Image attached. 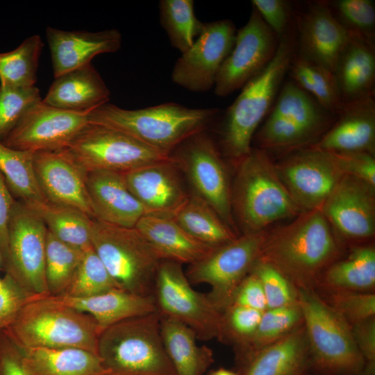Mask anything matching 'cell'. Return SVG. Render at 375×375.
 Here are the masks:
<instances>
[{
	"mask_svg": "<svg viewBox=\"0 0 375 375\" xmlns=\"http://www.w3.org/2000/svg\"><path fill=\"white\" fill-rule=\"evenodd\" d=\"M320 209L303 212L267 231L258 260L267 263L297 289H314L324 270L346 253Z\"/></svg>",
	"mask_w": 375,
	"mask_h": 375,
	"instance_id": "obj_1",
	"label": "cell"
},
{
	"mask_svg": "<svg viewBox=\"0 0 375 375\" xmlns=\"http://www.w3.org/2000/svg\"><path fill=\"white\" fill-rule=\"evenodd\" d=\"M296 50L293 26L279 40L272 60L243 86L224 113L219 131V149L234 165L250 153L256 131L276 100Z\"/></svg>",
	"mask_w": 375,
	"mask_h": 375,
	"instance_id": "obj_2",
	"label": "cell"
},
{
	"mask_svg": "<svg viewBox=\"0 0 375 375\" xmlns=\"http://www.w3.org/2000/svg\"><path fill=\"white\" fill-rule=\"evenodd\" d=\"M219 112L217 108H192L173 102L128 110L108 102L89 112L88 120L170 156L184 141L206 131Z\"/></svg>",
	"mask_w": 375,
	"mask_h": 375,
	"instance_id": "obj_3",
	"label": "cell"
},
{
	"mask_svg": "<svg viewBox=\"0 0 375 375\" xmlns=\"http://www.w3.org/2000/svg\"><path fill=\"white\" fill-rule=\"evenodd\" d=\"M235 166L231 208L241 234L267 231L270 225L303 212L283 184L268 153L252 147Z\"/></svg>",
	"mask_w": 375,
	"mask_h": 375,
	"instance_id": "obj_4",
	"label": "cell"
},
{
	"mask_svg": "<svg viewBox=\"0 0 375 375\" xmlns=\"http://www.w3.org/2000/svg\"><path fill=\"white\" fill-rule=\"evenodd\" d=\"M19 348H77L97 354L102 329L89 314L51 295L27 303L3 330Z\"/></svg>",
	"mask_w": 375,
	"mask_h": 375,
	"instance_id": "obj_5",
	"label": "cell"
},
{
	"mask_svg": "<svg viewBox=\"0 0 375 375\" xmlns=\"http://www.w3.org/2000/svg\"><path fill=\"white\" fill-rule=\"evenodd\" d=\"M97 354L109 375H177L163 345L158 311L103 329Z\"/></svg>",
	"mask_w": 375,
	"mask_h": 375,
	"instance_id": "obj_6",
	"label": "cell"
},
{
	"mask_svg": "<svg viewBox=\"0 0 375 375\" xmlns=\"http://www.w3.org/2000/svg\"><path fill=\"white\" fill-rule=\"evenodd\" d=\"M336 117L291 80L282 85L253 140L256 148L283 155L315 144Z\"/></svg>",
	"mask_w": 375,
	"mask_h": 375,
	"instance_id": "obj_7",
	"label": "cell"
},
{
	"mask_svg": "<svg viewBox=\"0 0 375 375\" xmlns=\"http://www.w3.org/2000/svg\"><path fill=\"white\" fill-rule=\"evenodd\" d=\"M310 365L322 375H359L365 362L351 325L313 289H297Z\"/></svg>",
	"mask_w": 375,
	"mask_h": 375,
	"instance_id": "obj_8",
	"label": "cell"
},
{
	"mask_svg": "<svg viewBox=\"0 0 375 375\" xmlns=\"http://www.w3.org/2000/svg\"><path fill=\"white\" fill-rule=\"evenodd\" d=\"M90 239L93 249L121 289L153 296L158 269L165 259L135 227L92 219Z\"/></svg>",
	"mask_w": 375,
	"mask_h": 375,
	"instance_id": "obj_9",
	"label": "cell"
},
{
	"mask_svg": "<svg viewBox=\"0 0 375 375\" xmlns=\"http://www.w3.org/2000/svg\"><path fill=\"white\" fill-rule=\"evenodd\" d=\"M185 175L192 192L203 199L235 233L231 185L219 147L206 131L190 137L170 155Z\"/></svg>",
	"mask_w": 375,
	"mask_h": 375,
	"instance_id": "obj_10",
	"label": "cell"
},
{
	"mask_svg": "<svg viewBox=\"0 0 375 375\" xmlns=\"http://www.w3.org/2000/svg\"><path fill=\"white\" fill-rule=\"evenodd\" d=\"M267 231L241 234L189 265L185 272L188 281L208 284L210 291L207 296L221 312L231 305L235 290L258 260Z\"/></svg>",
	"mask_w": 375,
	"mask_h": 375,
	"instance_id": "obj_11",
	"label": "cell"
},
{
	"mask_svg": "<svg viewBox=\"0 0 375 375\" xmlns=\"http://www.w3.org/2000/svg\"><path fill=\"white\" fill-rule=\"evenodd\" d=\"M153 297L157 311L189 328L201 340H220L222 312L208 299L195 290L182 265L163 260L158 269Z\"/></svg>",
	"mask_w": 375,
	"mask_h": 375,
	"instance_id": "obj_12",
	"label": "cell"
},
{
	"mask_svg": "<svg viewBox=\"0 0 375 375\" xmlns=\"http://www.w3.org/2000/svg\"><path fill=\"white\" fill-rule=\"evenodd\" d=\"M64 150L88 173H126L171 157L122 131L92 123H89Z\"/></svg>",
	"mask_w": 375,
	"mask_h": 375,
	"instance_id": "obj_13",
	"label": "cell"
},
{
	"mask_svg": "<svg viewBox=\"0 0 375 375\" xmlns=\"http://www.w3.org/2000/svg\"><path fill=\"white\" fill-rule=\"evenodd\" d=\"M47 228L38 213L15 201L8 226V257L4 267L17 283L36 295H49L45 280Z\"/></svg>",
	"mask_w": 375,
	"mask_h": 375,
	"instance_id": "obj_14",
	"label": "cell"
},
{
	"mask_svg": "<svg viewBox=\"0 0 375 375\" xmlns=\"http://www.w3.org/2000/svg\"><path fill=\"white\" fill-rule=\"evenodd\" d=\"M274 165L283 184L302 212L320 209L344 175L332 153L310 147L282 155Z\"/></svg>",
	"mask_w": 375,
	"mask_h": 375,
	"instance_id": "obj_15",
	"label": "cell"
},
{
	"mask_svg": "<svg viewBox=\"0 0 375 375\" xmlns=\"http://www.w3.org/2000/svg\"><path fill=\"white\" fill-rule=\"evenodd\" d=\"M320 210L346 248L369 243L375 234V187L344 174Z\"/></svg>",
	"mask_w": 375,
	"mask_h": 375,
	"instance_id": "obj_16",
	"label": "cell"
},
{
	"mask_svg": "<svg viewBox=\"0 0 375 375\" xmlns=\"http://www.w3.org/2000/svg\"><path fill=\"white\" fill-rule=\"evenodd\" d=\"M279 40L253 8L235 35L233 49L217 76L215 93L224 97L242 88L272 60Z\"/></svg>",
	"mask_w": 375,
	"mask_h": 375,
	"instance_id": "obj_17",
	"label": "cell"
},
{
	"mask_svg": "<svg viewBox=\"0 0 375 375\" xmlns=\"http://www.w3.org/2000/svg\"><path fill=\"white\" fill-rule=\"evenodd\" d=\"M236 33L230 19L204 23L192 46L176 60L172 72V81L193 92L210 90L233 49Z\"/></svg>",
	"mask_w": 375,
	"mask_h": 375,
	"instance_id": "obj_18",
	"label": "cell"
},
{
	"mask_svg": "<svg viewBox=\"0 0 375 375\" xmlns=\"http://www.w3.org/2000/svg\"><path fill=\"white\" fill-rule=\"evenodd\" d=\"M88 124V113L61 110L42 99L28 110L1 142L12 149L33 153L60 151Z\"/></svg>",
	"mask_w": 375,
	"mask_h": 375,
	"instance_id": "obj_19",
	"label": "cell"
},
{
	"mask_svg": "<svg viewBox=\"0 0 375 375\" xmlns=\"http://www.w3.org/2000/svg\"><path fill=\"white\" fill-rule=\"evenodd\" d=\"M297 53L334 73L351 33L339 22L325 1H312L294 12Z\"/></svg>",
	"mask_w": 375,
	"mask_h": 375,
	"instance_id": "obj_20",
	"label": "cell"
},
{
	"mask_svg": "<svg viewBox=\"0 0 375 375\" xmlns=\"http://www.w3.org/2000/svg\"><path fill=\"white\" fill-rule=\"evenodd\" d=\"M33 167L46 201L74 208L92 218L86 188L88 172L66 151L35 153Z\"/></svg>",
	"mask_w": 375,
	"mask_h": 375,
	"instance_id": "obj_21",
	"label": "cell"
},
{
	"mask_svg": "<svg viewBox=\"0 0 375 375\" xmlns=\"http://www.w3.org/2000/svg\"><path fill=\"white\" fill-rule=\"evenodd\" d=\"M179 170L171 156L123 174L147 215L174 217L190 194L184 189Z\"/></svg>",
	"mask_w": 375,
	"mask_h": 375,
	"instance_id": "obj_22",
	"label": "cell"
},
{
	"mask_svg": "<svg viewBox=\"0 0 375 375\" xmlns=\"http://www.w3.org/2000/svg\"><path fill=\"white\" fill-rule=\"evenodd\" d=\"M92 219L109 224L134 228L145 209L128 189L123 173L93 171L86 177Z\"/></svg>",
	"mask_w": 375,
	"mask_h": 375,
	"instance_id": "obj_23",
	"label": "cell"
},
{
	"mask_svg": "<svg viewBox=\"0 0 375 375\" xmlns=\"http://www.w3.org/2000/svg\"><path fill=\"white\" fill-rule=\"evenodd\" d=\"M45 32L54 78L90 64L97 55L117 51L122 42L121 33L114 28L90 32L47 26Z\"/></svg>",
	"mask_w": 375,
	"mask_h": 375,
	"instance_id": "obj_24",
	"label": "cell"
},
{
	"mask_svg": "<svg viewBox=\"0 0 375 375\" xmlns=\"http://www.w3.org/2000/svg\"><path fill=\"white\" fill-rule=\"evenodd\" d=\"M310 147L334 154L375 155L374 97L344 104L333 124Z\"/></svg>",
	"mask_w": 375,
	"mask_h": 375,
	"instance_id": "obj_25",
	"label": "cell"
},
{
	"mask_svg": "<svg viewBox=\"0 0 375 375\" xmlns=\"http://www.w3.org/2000/svg\"><path fill=\"white\" fill-rule=\"evenodd\" d=\"M333 74L344 104L374 97L375 43L351 34Z\"/></svg>",
	"mask_w": 375,
	"mask_h": 375,
	"instance_id": "obj_26",
	"label": "cell"
},
{
	"mask_svg": "<svg viewBox=\"0 0 375 375\" xmlns=\"http://www.w3.org/2000/svg\"><path fill=\"white\" fill-rule=\"evenodd\" d=\"M110 92L92 63L54 78L42 102L67 111L89 113L109 102Z\"/></svg>",
	"mask_w": 375,
	"mask_h": 375,
	"instance_id": "obj_27",
	"label": "cell"
},
{
	"mask_svg": "<svg viewBox=\"0 0 375 375\" xmlns=\"http://www.w3.org/2000/svg\"><path fill=\"white\" fill-rule=\"evenodd\" d=\"M310 356L303 324L254 353L240 375H306Z\"/></svg>",
	"mask_w": 375,
	"mask_h": 375,
	"instance_id": "obj_28",
	"label": "cell"
},
{
	"mask_svg": "<svg viewBox=\"0 0 375 375\" xmlns=\"http://www.w3.org/2000/svg\"><path fill=\"white\" fill-rule=\"evenodd\" d=\"M135 228L165 260L181 265L193 264L213 249L194 238L173 217L145 215Z\"/></svg>",
	"mask_w": 375,
	"mask_h": 375,
	"instance_id": "obj_29",
	"label": "cell"
},
{
	"mask_svg": "<svg viewBox=\"0 0 375 375\" xmlns=\"http://www.w3.org/2000/svg\"><path fill=\"white\" fill-rule=\"evenodd\" d=\"M54 297L90 315L102 330L124 320L157 311L153 296L139 295L119 288L85 298Z\"/></svg>",
	"mask_w": 375,
	"mask_h": 375,
	"instance_id": "obj_30",
	"label": "cell"
},
{
	"mask_svg": "<svg viewBox=\"0 0 375 375\" xmlns=\"http://www.w3.org/2000/svg\"><path fill=\"white\" fill-rule=\"evenodd\" d=\"M313 290L374 292V245L366 243L349 247L347 253L324 270Z\"/></svg>",
	"mask_w": 375,
	"mask_h": 375,
	"instance_id": "obj_31",
	"label": "cell"
},
{
	"mask_svg": "<svg viewBox=\"0 0 375 375\" xmlns=\"http://www.w3.org/2000/svg\"><path fill=\"white\" fill-rule=\"evenodd\" d=\"M19 349L31 375H109L99 355L87 350Z\"/></svg>",
	"mask_w": 375,
	"mask_h": 375,
	"instance_id": "obj_32",
	"label": "cell"
},
{
	"mask_svg": "<svg viewBox=\"0 0 375 375\" xmlns=\"http://www.w3.org/2000/svg\"><path fill=\"white\" fill-rule=\"evenodd\" d=\"M160 333L177 375H203L213 362L212 350L199 346L195 333L184 324L160 315Z\"/></svg>",
	"mask_w": 375,
	"mask_h": 375,
	"instance_id": "obj_33",
	"label": "cell"
},
{
	"mask_svg": "<svg viewBox=\"0 0 375 375\" xmlns=\"http://www.w3.org/2000/svg\"><path fill=\"white\" fill-rule=\"evenodd\" d=\"M173 218L194 238L213 249L238 236L203 199L192 191Z\"/></svg>",
	"mask_w": 375,
	"mask_h": 375,
	"instance_id": "obj_34",
	"label": "cell"
},
{
	"mask_svg": "<svg viewBox=\"0 0 375 375\" xmlns=\"http://www.w3.org/2000/svg\"><path fill=\"white\" fill-rule=\"evenodd\" d=\"M26 205L38 213L47 229L62 242L82 251L92 247V218L84 212L47 201Z\"/></svg>",
	"mask_w": 375,
	"mask_h": 375,
	"instance_id": "obj_35",
	"label": "cell"
},
{
	"mask_svg": "<svg viewBox=\"0 0 375 375\" xmlns=\"http://www.w3.org/2000/svg\"><path fill=\"white\" fill-rule=\"evenodd\" d=\"M292 81L314 98L323 108L338 115L344 103L333 73L297 53L288 72Z\"/></svg>",
	"mask_w": 375,
	"mask_h": 375,
	"instance_id": "obj_36",
	"label": "cell"
},
{
	"mask_svg": "<svg viewBox=\"0 0 375 375\" xmlns=\"http://www.w3.org/2000/svg\"><path fill=\"white\" fill-rule=\"evenodd\" d=\"M34 153L12 149L0 141V172L12 195L26 204L46 201L35 177Z\"/></svg>",
	"mask_w": 375,
	"mask_h": 375,
	"instance_id": "obj_37",
	"label": "cell"
},
{
	"mask_svg": "<svg viewBox=\"0 0 375 375\" xmlns=\"http://www.w3.org/2000/svg\"><path fill=\"white\" fill-rule=\"evenodd\" d=\"M303 324L297 302L265 310L259 324L244 348L237 353L242 365L257 351L272 344Z\"/></svg>",
	"mask_w": 375,
	"mask_h": 375,
	"instance_id": "obj_38",
	"label": "cell"
},
{
	"mask_svg": "<svg viewBox=\"0 0 375 375\" xmlns=\"http://www.w3.org/2000/svg\"><path fill=\"white\" fill-rule=\"evenodd\" d=\"M44 43L39 35L24 40L15 49L0 53V85L35 86Z\"/></svg>",
	"mask_w": 375,
	"mask_h": 375,
	"instance_id": "obj_39",
	"label": "cell"
},
{
	"mask_svg": "<svg viewBox=\"0 0 375 375\" xmlns=\"http://www.w3.org/2000/svg\"><path fill=\"white\" fill-rule=\"evenodd\" d=\"M83 252L62 242L47 229L45 280L49 295L61 297L66 294L77 272Z\"/></svg>",
	"mask_w": 375,
	"mask_h": 375,
	"instance_id": "obj_40",
	"label": "cell"
},
{
	"mask_svg": "<svg viewBox=\"0 0 375 375\" xmlns=\"http://www.w3.org/2000/svg\"><path fill=\"white\" fill-rule=\"evenodd\" d=\"M192 0H161L160 23L172 45L181 53L188 51L200 35L204 24L195 15Z\"/></svg>",
	"mask_w": 375,
	"mask_h": 375,
	"instance_id": "obj_41",
	"label": "cell"
},
{
	"mask_svg": "<svg viewBox=\"0 0 375 375\" xmlns=\"http://www.w3.org/2000/svg\"><path fill=\"white\" fill-rule=\"evenodd\" d=\"M119 288L92 247L83 252L77 272L63 296L85 298Z\"/></svg>",
	"mask_w": 375,
	"mask_h": 375,
	"instance_id": "obj_42",
	"label": "cell"
},
{
	"mask_svg": "<svg viewBox=\"0 0 375 375\" xmlns=\"http://www.w3.org/2000/svg\"><path fill=\"white\" fill-rule=\"evenodd\" d=\"M339 22L351 33L375 41V3L372 0L326 1ZM375 43V42H374Z\"/></svg>",
	"mask_w": 375,
	"mask_h": 375,
	"instance_id": "obj_43",
	"label": "cell"
},
{
	"mask_svg": "<svg viewBox=\"0 0 375 375\" xmlns=\"http://www.w3.org/2000/svg\"><path fill=\"white\" fill-rule=\"evenodd\" d=\"M42 99L36 85H0V141L9 134L28 110Z\"/></svg>",
	"mask_w": 375,
	"mask_h": 375,
	"instance_id": "obj_44",
	"label": "cell"
},
{
	"mask_svg": "<svg viewBox=\"0 0 375 375\" xmlns=\"http://www.w3.org/2000/svg\"><path fill=\"white\" fill-rule=\"evenodd\" d=\"M263 312L231 304L222 312L220 341L232 344L237 353L242 351L254 334Z\"/></svg>",
	"mask_w": 375,
	"mask_h": 375,
	"instance_id": "obj_45",
	"label": "cell"
},
{
	"mask_svg": "<svg viewBox=\"0 0 375 375\" xmlns=\"http://www.w3.org/2000/svg\"><path fill=\"white\" fill-rule=\"evenodd\" d=\"M315 291L351 326L375 317L374 292Z\"/></svg>",
	"mask_w": 375,
	"mask_h": 375,
	"instance_id": "obj_46",
	"label": "cell"
},
{
	"mask_svg": "<svg viewBox=\"0 0 375 375\" xmlns=\"http://www.w3.org/2000/svg\"><path fill=\"white\" fill-rule=\"evenodd\" d=\"M251 272L259 278L266 298L267 309L298 301V290L280 272L270 265L257 260Z\"/></svg>",
	"mask_w": 375,
	"mask_h": 375,
	"instance_id": "obj_47",
	"label": "cell"
},
{
	"mask_svg": "<svg viewBox=\"0 0 375 375\" xmlns=\"http://www.w3.org/2000/svg\"><path fill=\"white\" fill-rule=\"evenodd\" d=\"M2 280L3 288L0 291V331L13 322L27 303L38 297L44 296L29 292L7 273Z\"/></svg>",
	"mask_w": 375,
	"mask_h": 375,
	"instance_id": "obj_48",
	"label": "cell"
},
{
	"mask_svg": "<svg viewBox=\"0 0 375 375\" xmlns=\"http://www.w3.org/2000/svg\"><path fill=\"white\" fill-rule=\"evenodd\" d=\"M253 8L280 40L294 25V10L285 0H252Z\"/></svg>",
	"mask_w": 375,
	"mask_h": 375,
	"instance_id": "obj_49",
	"label": "cell"
},
{
	"mask_svg": "<svg viewBox=\"0 0 375 375\" xmlns=\"http://www.w3.org/2000/svg\"><path fill=\"white\" fill-rule=\"evenodd\" d=\"M343 174L358 178L375 187V157L364 153H332Z\"/></svg>",
	"mask_w": 375,
	"mask_h": 375,
	"instance_id": "obj_50",
	"label": "cell"
},
{
	"mask_svg": "<svg viewBox=\"0 0 375 375\" xmlns=\"http://www.w3.org/2000/svg\"><path fill=\"white\" fill-rule=\"evenodd\" d=\"M231 304L253 308L261 312L267 309L262 284L256 274L250 272L235 291Z\"/></svg>",
	"mask_w": 375,
	"mask_h": 375,
	"instance_id": "obj_51",
	"label": "cell"
},
{
	"mask_svg": "<svg viewBox=\"0 0 375 375\" xmlns=\"http://www.w3.org/2000/svg\"><path fill=\"white\" fill-rule=\"evenodd\" d=\"M351 327L355 342L364 359L362 369L375 372V317Z\"/></svg>",
	"mask_w": 375,
	"mask_h": 375,
	"instance_id": "obj_52",
	"label": "cell"
},
{
	"mask_svg": "<svg viewBox=\"0 0 375 375\" xmlns=\"http://www.w3.org/2000/svg\"><path fill=\"white\" fill-rule=\"evenodd\" d=\"M0 375H31L20 349L3 331H0Z\"/></svg>",
	"mask_w": 375,
	"mask_h": 375,
	"instance_id": "obj_53",
	"label": "cell"
},
{
	"mask_svg": "<svg viewBox=\"0 0 375 375\" xmlns=\"http://www.w3.org/2000/svg\"><path fill=\"white\" fill-rule=\"evenodd\" d=\"M15 199L0 172V258L4 269L8 257V226Z\"/></svg>",
	"mask_w": 375,
	"mask_h": 375,
	"instance_id": "obj_54",
	"label": "cell"
},
{
	"mask_svg": "<svg viewBox=\"0 0 375 375\" xmlns=\"http://www.w3.org/2000/svg\"><path fill=\"white\" fill-rule=\"evenodd\" d=\"M209 375H240V374L227 369L219 368V369L212 371L209 374Z\"/></svg>",
	"mask_w": 375,
	"mask_h": 375,
	"instance_id": "obj_55",
	"label": "cell"
},
{
	"mask_svg": "<svg viewBox=\"0 0 375 375\" xmlns=\"http://www.w3.org/2000/svg\"><path fill=\"white\" fill-rule=\"evenodd\" d=\"M3 288V280L0 279V291Z\"/></svg>",
	"mask_w": 375,
	"mask_h": 375,
	"instance_id": "obj_56",
	"label": "cell"
},
{
	"mask_svg": "<svg viewBox=\"0 0 375 375\" xmlns=\"http://www.w3.org/2000/svg\"><path fill=\"white\" fill-rule=\"evenodd\" d=\"M0 265H1V258H0Z\"/></svg>",
	"mask_w": 375,
	"mask_h": 375,
	"instance_id": "obj_57",
	"label": "cell"
}]
</instances>
